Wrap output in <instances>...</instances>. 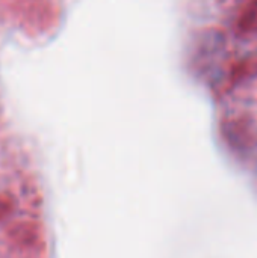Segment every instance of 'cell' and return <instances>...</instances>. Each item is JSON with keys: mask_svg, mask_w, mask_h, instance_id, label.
I'll list each match as a JSON object with an SVG mask.
<instances>
[{"mask_svg": "<svg viewBox=\"0 0 257 258\" xmlns=\"http://www.w3.org/2000/svg\"><path fill=\"white\" fill-rule=\"evenodd\" d=\"M14 15L24 32L41 35L56 26L59 9L53 0H15Z\"/></svg>", "mask_w": 257, "mask_h": 258, "instance_id": "cell-1", "label": "cell"}, {"mask_svg": "<svg viewBox=\"0 0 257 258\" xmlns=\"http://www.w3.org/2000/svg\"><path fill=\"white\" fill-rule=\"evenodd\" d=\"M257 76V57H245L236 62L230 70V83L236 85Z\"/></svg>", "mask_w": 257, "mask_h": 258, "instance_id": "cell-4", "label": "cell"}, {"mask_svg": "<svg viewBox=\"0 0 257 258\" xmlns=\"http://www.w3.org/2000/svg\"><path fill=\"white\" fill-rule=\"evenodd\" d=\"M8 243L29 255H39L45 251V237L41 225L33 221H15L6 230Z\"/></svg>", "mask_w": 257, "mask_h": 258, "instance_id": "cell-2", "label": "cell"}, {"mask_svg": "<svg viewBox=\"0 0 257 258\" xmlns=\"http://www.w3.org/2000/svg\"><path fill=\"white\" fill-rule=\"evenodd\" d=\"M236 30L239 35L257 33V0H248L241 9L236 20Z\"/></svg>", "mask_w": 257, "mask_h": 258, "instance_id": "cell-3", "label": "cell"}, {"mask_svg": "<svg viewBox=\"0 0 257 258\" xmlns=\"http://www.w3.org/2000/svg\"><path fill=\"white\" fill-rule=\"evenodd\" d=\"M17 201L9 192H0V222L6 221L15 212Z\"/></svg>", "mask_w": 257, "mask_h": 258, "instance_id": "cell-5", "label": "cell"}]
</instances>
